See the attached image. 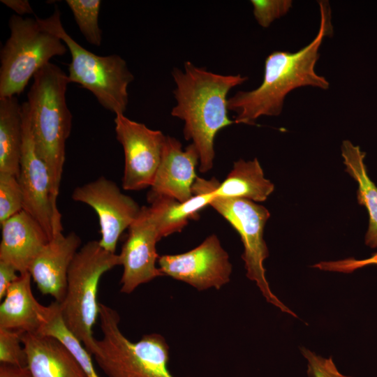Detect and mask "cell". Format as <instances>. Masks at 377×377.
Here are the masks:
<instances>
[{
	"instance_id": "cell-26",
	"label": "cell",
	"mask_w": 377,
	"mask_h": 377,
	"mask_svg": "<svg viewBox=\"0 0 377 377\" xmlns=\"http://www.w3.org/2000/svg\"><path fill=\"white\" fill-rule=\"evenodd\" d=\"M22 333L0 327V362L17 367H27V354L22 342Z\"/></svg>"
},
{
	"instance_id": "cell-24",
	"label": "cell",
	"mask_w": 377,
	"mask_h": 377,
	"mask_svg": "<svg viewBox=\"0 0 377 377\" xmlns=\"http://www.w3.org/2000/svg\"><path fill=\"white\" fill-rule=\"evenodd\" d=\"M77 27L87 40L95 46H101L102 31L98 24L101 1L100 0H66Z\"/></svg>"
},
{
	"instance_id": "cell-10",
	"label": "cell",
	"mask_w": 377,
	"mask_h": 377,
	"mask_svg": "<svg viewBox=\"0 0 377 377\" xmlns=\"http://www.w3.org/2000/svg\"><path fill=\"white\" fill-rule=\"evenodd\" d=\"M117 139L124 152L122 187L139 191L151 187L161 161L166 135L123 114H116Z\"/></svg>"
},
{
	"instance_id": "cell-11",
	"label": "cell",
	"mask_w": 377,
	"mask_h": 377,
	"mask_svg": "<svg viewBox=\"0 0 377 377\" xmlns=\"http://www.w3.org/2000/svg\"><path fill=\"white\" fill-rule=\"evenodd\" d=\"M163 275L185 282L198 290L220 289L230 281L232 266L218 237H207L195 248L158 259Z\"/></svg>"
},
{
	"instance_id": "cell-29",
	"label": "cell",
	"mask_w": 377,
	"mask_h": 377,
	"mask_svg": "<svg viewBox=\"0 0 377 377\" xmlns=\"http://www.w3.org/2000/svg\"><path fill=\"white\" fill-rule=\"evenodd\" d=\"M371 265H377V253L364 260L348 258L339 261L321 262L313 267L323 270L350 273L357 269Z\"/></svg>"
},
{
	"instance_id": "cell-12",
	"label": "cell",
	"mask_w": 377,
	"mask_h": 377,
	"mask_svg": "<svg viewBox=\"0 0 377 377\" xmlns=\"http://www.w3.org/2000/svg\"><path fill=\"white\" fill-rule=\"evenodd\" d=\"M72 199L95 210L101 228L99 244L111 253H115L121 235L138 218L141 210L138 204L123 193L115 182L103 176L75 188Z\"/></svg>"
},
{
	"instance_id": "cell-32",
	"label": "cell",
	"mask_w": 377,
	"mask_h": 377,
	"mask_svg": "<svg viewBox=\"0 0 377 377\" xmlns=\"http://www.w3.org/2000/svg\"><path fill=\"white\" fill-rule=\"evenodd\" d=\"M1 2L13 10L19 16L34 13L31 4L27 0H1Z\"/></svg>"
},
{
	"instance_id": "cell-9",
	"label": "cell",
	"mask_w": 377,
	"mask_h": 377,
	"mask_svg": "<svg viewBox=\"0 0 377 377\" xmlns=\"http://www.w3.org/2000/svg\"><path fill=\"white\" fill-rule=\"evenodd\" d=\"M22 118L23 140L17 179L24 197L23 209L37 220L51 239L62 232L61 215L52 201L49 170L36 150L27 101L22 103Z\"/></svg>"
},
{
	"instance_id": "cell-28",
	"label": "cell",
	"mask_w": 377,
	"mask_h": 377,
	"mask_svg": "<svg viewBox=\"0 0 377 377\" xmlns=\"http://www.w3.org/2000/svg\"><path fill=\"white\" fill-rule=\"evenodd\" d=\"M301 353L307 360V374L310 377H353L342 374L337 368L332 357L317 355L306 348H301Z\"/></svg>"
},
{
	"instance_id": "cell-17",
	"label": "cell",
	"mask_w": 377,
	"mask_h": 377,
	"mask_svg": "<svg viewBox=\"0 0 377 377\" xmlns=\"http://www.w3.org/2000/svg\"><path fill=\"white\" fill-rule=\"evenodd\" d=\"M1 226L0 261L12 265L24 274L49 242L50 238L41 225L22 209L12 216Z\"/></svg>"
},
{
	"instance_id": "cell-6",
	"label": "cell",
	"mask_w": 377,
	"mask_h": 377,
	"mask_svg": "<svg viewBox=\"0 0 377 377\" xmlns=\"http://www.w3.org/2000/svg\"><path fill=\"white\" fill-rule=\"evenodd\" d=\"M37 20L45 29L61 38L70 51V82L91 91L104 108L115 115L124 114L128 103V87L134 80L126 61L118 54L99 56L81 46L64 28L57 8L50 17Z\"/></svg>"
},
{
	"instance_id": "cell-1",
	"label": "cell",
	"mask_w": 377,
	"mask_h": 377,
	"mask_svg": "<svg viewBox=\"0 0 377 377\" xmlns=\"http://www.w3.org/2000/svg\"><path fill=\"white\" fill-rule=\"evenodd\" d=\"M318 5L320 27L314 39L295 52L275 51L269 54L265 61L261 84L253 90L239 91L228 99V110L235 112L236 124L254 125L262 116L279 115L286 96L297 88L330 87L325 77L315 71L323 39L333 33L328 1H320Z\"/></svg>"
},
{
	"instance_id": "cell-22",
	"label": "cell",
	"mask_w": 377,
	"mask_h": 377,
	"mask_svg": "<svg viewBox=\"0 0 377 377\" xmlns=\"http://www.w3.org/2000/svg\"><path fill=\"white\" fill-rule=\"evenodd\" d=\"M22 104L16 96L0 99V173L18 177L22 148Z\"/></svg>"
},
{
	"instance_id": "cell-7",
	"label": "cell",
	"mask_w": 377,
	"mask_h": 377,
	"mask_svg": "<svg viewBox=\"0 0 377 377\" xmlns=\"http://www.w3.org/2000/svg\"><path fill=\"white\" fill-rule=\"evenodd\" d=\"M10 34L0 52V99L22 94L31 77L50 60L68 51L65 43L45 29L37 17L13 15Z\"/></svg>"
},
{
	"instance_id": "cell-8",
	"label": "cell",
	"mask_w": 377,
	"mask_h": 377,
	"mask_svg": "<svg viewBox=\"0 0 377 377\" xmlns=\"http://www.w3.org/2000/svg\"><path fill=\"white\" fill-rule=\"evenodd\" d=\"M209 206L224 217L239 234L244 246L242 258L246 276L256 283L268 302L282 312L297 317L272 293L265 276L263 262L268 257L269 252L263 239V231L270 216L269 211L251 200L218 195H214Z\"/></svg>"
},
{
	"instance_id": "cell-23",
	"label": "cell",
	"mask_w": 377,
	"mask_h": 377,
	"mask_svg": "<svg viewBox=\"0 0 377 377\" xmlns=\"http://www.w3.org/2000/svg\"><path fill=\"white\" fill-rule=\"evenodd\" d=\"M38 332L53 336L65 344L76 357L87 377H100L96 371L91 355L64 325L59 302L54 301L47 306L45 321Z\"/></svg>"
},
{
	"instance_id": "cell-16",
	"label": "cell",
	"mask_w": 377,
	"mask_h": 377,
	"mask_svg": "<svg viewBox=\"0 0 377 377\" xmlns=\"http://www.w3.org/2000/svg\"><path fill=\"white\" fill-rule=\"evenodd\" d=\"M218 182L214 177L207 180L197 177L192 187L193 196L184 202L150 191L148 212L159 239L181 232L189 220L198 218L199 212L209 205L214 197V189Z\"/></svg>"
},
{
	"instance_id": "cell-18",
	"label": "cell",
	"mask_w": 377,
	"mask_h": 377,
	"mask_svg": "<svg viewBox=\"0 0 377 377\" xmlns=\"http://www.w3.org/2000/svg\"><path fill=\"white\" fill-rule=\"evenodd\" d=\"M21 339L33 377H87L75 355L57 338L28 332Z\"/></svg>"
},
{
	"instance_id": "cell-20",
	"label": "cell",
	"mask_w": 377,
	"mask_h": 377,
	"mask_svg": "<svg viewBox=\"0 0 377 377\" xmlns=\"http://www.w3.org/2000/svg\"><path fill=\"white\" fill-rule=\"evenodd\" d=\"M274 184L264 176L257 158L246 161L239 159L233 164L226 178L216 184L215 195L263 202L274 191Z\"/></svg>"
},
{
	"instance_id": "cell-27",
	"label": "cell",
	"mask_w": 377,
	"mask_h": 377,
	"mask_svg": "<svg viewBox=\"0 0 377 377\" xmlns=\"http://www.w3.org/2000/svg\"><path fill=\"white\" fill-rule=\"evenodd\" d=\"M255 19L260 26L267 28L291 8V0H251Z\"/></svg>"
},
{
	"instance_id": "cell-2",
	"label": "cell",
	"mask_w": 377,
	"mask_h": 377,
	"mask_svg": "<svg viewBox=\"0 0 377 377\" xmlns=\"http://www.w3.org/2000/svg\"><path fill=\"white\" fill-rule=\"evenodd\" d=\"M171 73L176 101L171 115L184 121V138L191 140L196 147L199 170L207 172L214 165L216 134L236 124L228 117L227 95L231 89L245 82L248 77L215 73L190 61L184 63V70L174 68Z\"/></svg>"
},
{
	"instance_id": "cell-13",
	"label": "cell",
	"mask_w": 377,
	"mask_h": 377,
	"mask_svg": "<svg viewBox=\"0 0 377 377\" xmlns=\"http://www.w3.org/2000/svg\"><path fill=\"white\" fill-rule=\"evenodd\" d=\"M159 240L147 206L141 207L138 218L128 228L127 238L119 254L123 266L121 293H131L139 286L163 276L156 266L159 258L156 244Z\"/></svg>"
},
{
	"instance_id": "cell-30",
	"label": "cell",
	"mask_w": 377,
	"mask_h": 377,
	"mask_svg": "<svg viewBox=\"0 0 377 377\" xmlns=\"http://www.w3.org/2000/svg\"><path fill=\"white\" fill-rule=\"evenodd\" d=\"M18 272L10 264L0 261V300H2L12 283L19 277Z\"/></svg>"
},
{
	"instance_id": "cell-31",
	"label": "cell",
	"mask_w": 377,
	"mask_h": 377,
	"mask_svg": "<svg viewBox=\"0 0 377 377\" xmlns=\"http://www.w3.org/2000/svg\"><path fill=\"white\" fill-rule=\"evenodd\" d=\"M0 377H33L28 367H17L6 364L0 365Z\"/></svg>"
},
{
	"instance_id": "cell-4",
	"label": "cell",
	"mask_w": 377,
	"mask_h": 377,
	"mask_svg": "<svg viewBox=\"0 0 377 377\" xmlns=\"http://www.w3.org/2000/svg\"><path fill=\"white\" fill-rule=\"evenodd\" d=\"M102 337L95 340L91 353L108 377H175L169 371V346L156 333L132 342L119 328L120 316L114 309L100 303Z\"/></svg>"
},
{
	"instance_id": "cell-14",
	"label": "cell",
	"mask_w": 377,
	"mask_h": 377,
	"mask_svg": "<svg viewBox=\"0 0 377 377\" xmlns=\"http://www.w3.org/2000/svg\"><path fill=\"white\" fill-rule=\"evenodd\" d=\"M82 240L74 232L54 235L29 268L40 293L61 303L66 295L69 267Z\"/></svg>"
},
{
	"instance_id": "cell-19",
	"label": "cell",
	"mask_w": 377,
	"mask_h": 377,
	"mask_svg": "<svg viewBox=\"0 0 377 377\" xmlns=\"http://www.w3.org/2000/svg\"><path fill=\"white\" fill-rule=\"evenodd\" d=\"M29 272L20 274L8 289L0 305V327L23 333L38 332L47 306L34 296Z\"/></svg>"
},
{
	"instance_id": "cell-15",
	"label": "cell",
	"mask_w": 377,
	"mask_h": 377,
	"mask_svg": "<svg viewBox=\"0 0 377 377\" xmlns=\"http://www.w3.org/2000/svg\"><path fill=\"white\" fill-rule=\"evenodd\" d=\"M198 163L199 153L193 143L183 149L177 139L166 135L151 191L182 202L188 201L193 196L192 187Z\"/></svg>"
},
{
	"instance_id": "cell-25",
	"label": "cell",
	"mask_w": 377,
	"mask_h": 377,
	"mask_svg": "<svg viewBox=\"0 0 377 377\" xmlns=\"http://www.w3.org/2000/svg\"><path fill=\"white\" fill-rule=\"evenodd\" d=\"M24 197L18 179L0 173V224L23 209Z\"/></svg>"
},
{
	"instance_id": "cell-5",
	"label": "cell",
	"mask_w": 377,
	"mask_h": 377,
	"mask_svg": "<svg viewBox=\"0 0 377 377\" xmlns=\"http://www.w3.org/2000/svg\"><path fill=\"white\" fill-rule=\"evenodd\" d=\"M118 265H121L119 255L108 251L94 240L80 248L69 267L60 313L66 327L91 355L96 340L94 326L100 312L99 281L105 272Z\"/></svg>"
},
{
	"instance_id": "cell-21",
	"label": "cell",
	"mask_w": 377,
	"mask_h": 377,
	"mask_svg": "<svg viewBox=\"0 0 377 377\" xmlns=\"http://www.w3.org/2000/svg\"><path fill=\"white\" fill-rule=\"evenodd\" d=\"M341 156L346 171L357 182V199L365 207L369 214V226L365 235V244L371 248L377 247V186L369 178L364 162L365 153L349 140L342 142Z\"/></svg>"
},
{
	"instance_id": "cell-3",
	"label": "cell",
	"mask_w": 377,
	"mask_h": 377,
	"mask_svg": "<svg viewBox=\"0 0 377 377\" xmlns=\"http://www.w3.org/2000/svg\"><path fill=\"white\" fill-rule=\"evenodd\" d=\"M69 83L68 75L50 62L34 75L27 101L36 150L49 170L52 201L57 208L66 142L72 126L66 99Z\"/></svg>"
}]
</instances>
